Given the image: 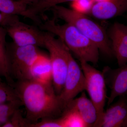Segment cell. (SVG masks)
I'll return each instance as SVG.
<instances>
[{
    "instance_id": "52a82bcc",
    "label": "cell",
    "mask_w": 127,
    "mask_h": 127,
    "mask_svg": "<svg viewBox=\"0 0 127 127\" xmlns=\"http://www.w3.org/2000/svg\"><path fill=\"white\" fill-rule=\"evenodd\" d=\"M86 89L84 73L70 51L68 54V68L63 89L58 95L64 110L68 102Z\"/></svg>"
},
{
    "instance_id": "5bb4252c",
    "label": "cell",
    "mask_w": 127,
    "mask_h": 127,
    "mask_svg": "<svg viewBox=\"0 0 127 127\" xmlns=\"http://www.w3.org/2000/svg\"><path fill=\"white\" fill-rule=\"evenodd\" d=\"M111 81V93L108 99V106L116 98L127 95V64L114 70Z\"/></svg>"
},
{
    "instance_id": "7c38bea8",
    "label": "cell",
    "mask_w": 127,
    "mask_h": 127,
    "mask_svg": "<svg viewBox=\"0 0 127 127\" xmlns=\"http://www.w3.org/2000/svg\"><path fill=\"white\" fill-rule=\"evenodd\" d=\"M84 92H82L79 97L68 102L64 111L76 112L82 119L87 127H94L97 120V111L93 102L88 98Z\"/></svg>"
},
{
    "instance_id": "603a6c76",
    "label": "cell",
    "mask_w": 127,
    "mask_h": 127,
    "mask_svg": "<svg viewBox=\"0 0 127 127\" xmlns=\"http://www.w3.org/2000/svg\"><path fill=\"white\" fill-rule=\"evenodd\" d=\"M19 21L18 16L9 15L0 12V27L6 28Z\"/></svg>"
},
{
    "instance_id": "ffe728a7",
    "label": "cell",
    "mask_w": 127,
    "mask_h": 127,
    "mask_svg": "<svg viewBox=\"0 0 127 127\" xmlns=\"http://www.w3.org/2000/svg\"><path fill=\"white\" fill-rule=\"evenodd\" d=\"M32 124L24 117L20 108L14 112L2 127H31Z\"/></svg>"
},
{
    "instance_id": "8fae6325",
    "label": "cell",
    "mask_w": 127,
    "mask_h": 127,
    "mask_svg": "<svg viewBox=\"0 0 127 127\" xmlns=\"http://www.w3.org/2000/svg\"><path fill=\"white\" fill-rule=\"evenodd\" d=\"M104 111L99 127H127V95Z\"/></svg>"
},
{
    "instance_id": "d6986e66",
    "label": "cell",
    "mask_w": 127,
    "mask_h": 127,
    "mask_svg": "<svg viewBox=\"0 0 127 127\" xmlns=\"http://www.w3.org/2000/svg\"><path fill=\"white\" fill-rule=\"evenodd\" d=\"M18 100L14 87L5 83L0 77V104Z\"/></svg>"
},
{
    "instance_id": "2e32d148",
    "label": "cell",
    "mask_w": 127,
    "mask_h": 127,
    "mask_svg": "<svg viewBox=\"0 0 127 127\" xmlns=\"http://www.w3.org/2000/svg\"><path fill=\"white\" fill-rule=\"evenodd\" d=\"M28 6L20 0H0V12L9 15L24 16Z\"/></svg>"
},
{
    "instance_id": "5b68a950",
    "label": "cell",
    "mask_w": 127,
    "mask_h": 127,
    "mask_svg": "<svg viewBox=\"0 0 127 127\" xmlns=\"http://www.w3.org/2000/svg\"><path fill=\"white\" fill-rule=\"evenodd\" d=\"M86 81V89L97 112V120L94 127H99L104 112L107 98L104 72L98 70L83 60H79Z\"/></svg>"
},
{
    "instance_id": "cb8c5ba5",
    "label": "cell",
    "mask_w": 127,
    "mask_h": 127,
    "mask_svg": "<svg viewBox=\"0 0 127 127\" xmlns=\"http://www.w3.org/2000/svg\"><path fill=\"white\" fill-rule=\"evenodd\" d=\"M20 1L27 5H30L37 2L39 0H20Z\"/></svg>"
},
{
    "instance_id": "e0dca14e",
    "label": "cell",
    "mask_w": 127,
    "mask_h": 127,
    "mask_svg": "<svg viewBox=\"0 0 127 127\" xmlns=\"http://www.w3.org/2000/svg\"><path fill=\"white\" fill-rule=\"evenodd\" d=\"M22 105L19 100L0 104V127H2L12 115Z\"/></svg>"
},
{
    "instance_id": "6da1fadb",
    "label": "cell",
    "mask_w": 127,
    "mask_h": 127,
    "mask_svg": "<svg viewBox=\"0 0 127 127\" xmlns=\"http://www.w3.org/2000/svg\"><path fill=\"white\" fill-rule=\"evenodd\" d=\"M14 87L25 107L26 118L32 124L46 118H54L64 111L52 83L32 79L17 81Z\"/></svg>"
},
{
    "instance_id": "9c48e42d",
    "label": "cell",
    "mask_w": 127,
    "mask_h": 127,
    "mask_svg": "<svg viewBox=\"0 0 127 127\" xmlns=\"http://www.w3.org/2000/svg\"><path fill=\"white\" fill-rule=\"evenodd\" d=\"M107 32L114 56L117 59L119 66L126 65L127 64V25L115 22Z\"/></svg>"
},
{
    "instance_id": "7a4b0ae2",
    "label": "cell",
    "mask_w": 127,
    "mask_h": 127,
    "mask_svg": "<svg viewBox=\"0 0 127 127\" xmlns=\"http://www.w3.org/2000/svg\"><path fill=\"white\" fill-rule=\"evenodd\" d=\"M39 26L41 30L58 37L79 60L94 64L97 63L99 49L73 25L66 22L59 25L56 23L55 19H47Z\"/></svg>"
},
{
    "instance_id": "3957f363",
    "label": "cell",
    "mask_w": 127,
    "mask_h": 127,
    "mask_svg": "<svg viewBox=\"0 0 127 127\" xmlns=\"http://www.w3.org/2000/svg\"><path fill=\"white\" fill-rule=\"evenodd\" d=\"M55 19H59L75 27L97 46L99 51L109 57L114 56L107 32L102 26L85 13L57 5L50 9Z\"/></svg>"
},
{
    "instance_id": "44dd1931",
    "label": "cell",
    "mask_w": 127,
    "mask_h": 127,
    "mask_svg": "<svg viewBox=\"0 0 127 127\" xmlns=\"http://www.w3.org/2000/svg\"><path fill=\"white\" fill-rule=\"evenodd\" d=\"M77 0H39L36 4V7L38 11L44 13L55 6L65 2Z\"/></svg>"
},
{
    "instance_id": "ba28073f",
    "label": "cell",
    "mask_w": 127,
    "mask_h": 127,
    "mask_svg": "<svg viewBox=\"0 0 127 127\" xmlns=\"http://www.w3.org/2000/svg\"><path fill=\"white\" fill-rule=\"evenodd\" d=\"M6 29L7 34L16 45L44 47L46 32L40 28L28 25L20 20Z\"/></svg>"
},
{
    "instance_id": "277c9868",
    "label": "cell",
    "mask_w": 127,
    "mask_h": 127,
    "mask_svg": "<svg viewBox=\"0 0 127 127\" xmlns=\"http://www.w3.org/2000/svg\"><path fill=\"white\" fill-rule=\"evenodd\" d=\"M44 47L49 53L52 71V83L57 95L63 89L68 68V54L70 51L60 39L46 32Z\"/></svg>"
},
{
    "instance_id": "ac0fdd59",
    "label": "cell",
    "mask_w": 127,
    "mask_h": 127,
    "mask_svg": "<svg viewBox=\"0 0 127 127\" xmlns=\"http://www.w3.org/2000/svg\"><path fill=\"white\" fill-rule=\"evenodd\" d=\"M61 117L63 127H87L81 117L76 112L64 110Z\"/></svg>"
},
{
    "instance_id": "8992f818",
    "label": "cell",
    "mask_w": 127,
    "mask_h": 127,
    "mask_svg": "<svg viewBox=\"0 0 127 127\" xmlns=\"http://www.w3.org/2000/svg\"><path fill=\"white\" fill-rule=\"evenodd\" d=\"M10 73L17 81L29 79L32 64L41 53L38 47L18 46L13 43L7 45Z\"/></svg>"
},
{
    "instance_id": "30bf717a",
    "label": "cell",
    "mask_w": 127,
    "mask_h": 127,
    "mask_svg": "<svg viewBox=\"0 0 127 127\" xmlns=\"http://www.w3.org/2000/svg\"><path fill=\"white\" fill-rule=\"evenodd\" d=\"M86 12L99 20L111 19L127 12V0H100L91 6Z\"/></svg>"
},
{
    "instance_id": "7402d4cb",
    "label": "cell",
    "mask_w": 127,
    "mask_h": 127,
    "mask_svg": "<svg viewBox=\"0 0 127 127\" xmlns=\"http://www.w3.org/2000/svg\"><path fill=\"white\" fill-rule=\"evenodd\" d=\"M31 127H63L61 118H46L32 124Z\"/></svg>"
},
{
    "instance_id": "9a60e30c",
    "label": "cell",
    "mask_w": 127,
    "mask_h": 127,
    "mask_svg": "<svg viewBox=\"0 0 127 127\" xmlns=\"http://www.w3.org/2000/svg\"><path fill=\"white\" fill-rule=\"evenodd\" d=\"M6 29L0 27V77L5 78L7 83L14 87L15 83L12 78L9 69L7 52Z\"/></svg>"
},
{
    "instance_id": "4fadbf2b",
    "label": "cell",
    "mask_w": 127,
    "mask_h": 127,
    "mask_svg": "<svg viewBox=\"0 0 127 127\" xmlns=\"http://www.w3.org/2000/svg\"><path fill=\"white\" fill-rule=\"evenodd\" d=\"M29 79L42 83H52V68L49 56L41 52L31 67Z\"/></svg>"
}]
</instances>
